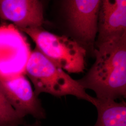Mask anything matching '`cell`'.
<instances>
[{
  "mask_svg": "<svg viewBox=\"0 0 126 126\" xmlns=\"http://www.w3.org/2000/svg\"><path fill=\"white\" fill-rule=\"evenodd\" d=\"M25 75L33 84L34 91L37 97L44 93L59 97L72 95L94 103V97L87 94L77 80L36 48L32 51L25 69Z\"/></svg>",
  "mask_w": 126,
  "mask_h": 126,
  "instance_id": "2",
  "label": "cell"
},
{
  "mask_svg": "<svg viewBox=\"0 0 126 126\" xmlns=\"http://www.w3.org/2000/svg\"><path fill=\"white\" fill-rule=\"evenodd\" d=\"M93 105L97 108L98 119L93 126H126V103L112 99L94 97Z\"/></svg>",
  "mask_w": 126,
  "mask_h": 126,
  "instance_id": "9",
  "label": "cell"
},
{
  "mask_svg": "<svg viewBox=\"0 0 126 126\" xmlns=\"http://www.w3.org/2000/svg\"><path fill=\"white\" fill-rule=\"evenodd\" d=\"M35 43L36 48L63 70L79 73L85 69L86 50L76 41L46 31L42 27L20 30Z\"/></svg>",
  "mask_w": 126,
  "mask_h": 126,
  "instance_id": "3",
  "label": "cell"
},
{
  "mask_svg": "<svg viewBox=\"0 0 126 126\" xmlns=\"http://www.w3.org/2000/svg\"><path fill=\"white\" fill-rule=\"evenodd\" d=\"M97 47L126 34V0H101L99 8Z\"/></svg>",
  "mask_w": 126,
  "mask_h": 126,
  "instance_id": "8",
  "label": "cell"
},
{
  "mask_svg": "<svg viewBox=\"0 0 126 126\" xmlns=\"http://www.w3.org/2000/svg\"><path fill=\"white\" fill-rule=\"evenodd\" d=\"M68 21L72 33L81 45L94 47L98 33L100 0H66Z\"/></svg>",
  "mask_w": 126,
  "mask_h": 126,
  "instance_id": "5",
  "label": "cell"
},
{
  "mask_svg": "<svg viewBox=\"0 0 126 126\" xmlns=\"http://www.w3.org/2000/svg\"><path fill=\"white\" fill-rule=\"evenodd\" d=\"M0 19L11 22L19 30L42 27L44 6L38 0H0Z\"/></svg>",
  "mask_w": 126,
  "mask_h": 126,
  "instance_id": "7",
  "label": "cell"
},
{
  "mask_svg": "<svg viewBox=\"0 0 126 126\" xmlns=\"http://www.w3.org/2000/svg\"><path fill=\"white\" fill-rule=\"evenodd\" d=\"M24 118L16 112L0 90V126H20Z\"/></svg>",
  "mask_w": 126,
  "mask_h": 126,
  "instance_id": "10",
  "label": "cell"
},
{
  "mask_svg": "<svg viewBox=\"0 0 126 126\" xmlns=\"http://www.w3.org/2000/svg\"><path fill=\"white\" fill-rule=\"evenodd\" d=\"M21 32L13 25L0 26V80L25 74L32 50Z\"/></svg>",
  "mask_w": 126,
  "mask_h": 126,
  "instance_id": "4",
  "label": "cell"
},
{
  "mask_svg": "<svg viewBox=\"0 0 126 126\" xmlns=\"http://www.w3.org/2000/svg\"><path fill=\"white\" fill-rule=\"evenodd\" d=\"M0 90L10 106L22 117L31 115L38 120L46 117L45 110L25 74L0 80Z\"/></svg>",
  "mask_w": 126,
  "mask_h": 126,
  "instance_id": "6",
  "label": "cell"
},
{
  "mask_svg": "<svg viewBox=\"0 0 126 126\" xmlns=\"http://www.w3.org/2000/svg\"><path fill=\"white\" fill-rule=\"evenodd\" d=\"M94 53V63L78 83L94 91L98 99L126 98V34L99 45Z\"/></svg>",
  "mask_w": 126,
  "mask_h": 126,
  "instance_id": "1",
  "label": "cell"
},
{
  "mask_svg": "<svg viewBox=\"0 0 126 126\" xmlns=\"http://www.w3.org/2000/svg\"><path fill=\"white\" fill-rule=\"evenodd\" d=\"M41 126L39 124V123L38 122H36L35 123L31 125H27V126Z\"/></svg>",
  "mask_w": 126,
  "mask_h": 126,
  "instance_id": "11",
  "label": "cell"
}]
</instances>
